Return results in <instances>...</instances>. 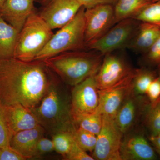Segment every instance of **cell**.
I'll use <instances>...</instances> for the list:
<instances>
[{
  "label": "cell",
  "instance_id": "cell-1",
  "mask_svg": "<svg viewBox=\"0 0 160 160\" xmlns=\"http://www.w3.org/2000/svg\"><path fill=\"white\" fill-rule=\"evenodd\" d=\"M48 69L42 61L0 60V106H37L53 82Z\"/></svg>",
  "mask_w": 160,
  "mask_h": 160
},
{
  "label": "cell",
  "instance_id": "cell-2",
  "mask_svg": "<svg viewBox=\"0 0 160 160\" xmlns=\"http://www.w3.org/2000/svg\"><path fill=\"white\" fill-rule=\"evenodd\" d=\"M30 111L52 136L62 132L73 133L78 128L72 115L71 98L53 82L40 104Z\"/></svg>",
  "mask_w": 160,
  "mask_h": 160
},
{
  "label": "cell",
  "instance_id": "cell-3",
  "mask_svg": "<svg viewBox=\"0 0 160 160\" xmlns=\"http://www.w3.org/2000/svg\"><path fill=\"white\" fill-rule=\"evenodd\" d=\"M103 57L97 52L76 50L63 52L42 61L64 82L73 86L96 73Z\"/></svg>",
  "mask_w": 160,
  "mask_h": 160
},
{
  "label": "cell",
  "instance_id": "cell-4",
  "mask_svg": "<svg viewBox=\"0 0 160 160\" xmlns=\"http://www.w3.org/2000/svg\"><path fill=\"white\" fill-rule=\"evenodd\" d=\"M85 10L82 6L70 22L59 29L34 60L43 61L63 52L82 50L86 47Z\"/></svg>",
  "mask_w": 160,
  "mask_h": 160
},
{
  "label": "cell",
  "instance_id": "cell-5",
  "mask_svg": "<svg viewBox=\"0 0 160 160\" xmlns=\"http://www.w3.org/2000/svg\"><path fill=\"white\" fill-rule=\"evenodd\" d=\"M53 34L48 24L35 12L20 31L14 58L26 62L34 61Z\"/></svg>",
  "mask_w": 160,
  "mask_h": 160
},
{
  "label": "cell",
  "instance_id": "cell-6",
  "mask_svg": "<svg viewBox=\"0 0 160 160\" xmlns=\"http://www.w3.org/2000/svg\"><path fill=\"white\" fill-rule=\"evenodd\" d=\"M129 18L116 23L102 37L89 44L87 48L99 52L103 56L115 50L127 47L133 37L139 23Z\"/></svg>",
  "mask_w": 160,
  "mask_h": 160
},
{
  "label": "cell",
  "instance_id": "cell-7",
  "mask_svg": "<svg viewBox=\"0 0 160 160\" xmlns=\"http://www.w3.org/2000/svg\"><path fill=\"white\" fill-rule=\"evenodd\" d=\"M102 117V126L97 135L92 157L96 160H122L120 148L124 133L118 127L115 119Z\"/></svg>",
  "mask_w": 160,
  "mask_h": 160
},
{
  "label": "cell",
  "instance_id": "cell-8",
  "mask_svg": "<svg viewBox=\"0 0 160 160\" xmlns=\"http://www.w3.org/2000/svg\"><path fill=\"white\" fill-rule=\"evenodd\" d=\"M84 17L86 47L102 37L115 24L112 5H99L85 9Z\"/></svg>",
  "mask_w": 160,
  "mask_h": 160
},
{
  "label": "cell",
  "instance_id": "cell-9",
  "mask_svg": "<svg viewBox=\"0 0 160 160\" xmlns=\"http://www.w3.org/2000/svg\"><path fill=\"white\" fill-rule=\"evenodd\" d=\"M134 72V70L130 75L113 86L99 89V104L98 110L103 117L115 119L123 103L133 90Z\"/></svg>",
  "mask_w": 160,
  "mask_h": 160
},
{
  "label": "cell",
  "instance_id": "cell-10",
  "mask_svg": "<svg viewBox=\"0 0 160 160\" xmlns=\"http://www.w3.org/2000/svg\"><path fill=\"white\" fill-rule=\"evenodd\" d=\"M92 75L73 86L71 96L73 118L80 115L90 114L97 110L99 96L95 75Z\"/></svg>",
  "mask_w": 160,
  "mask_h": 160
},
{
  "label": "cell",
  "instance_id": "cell-11",
  "mask_svg": "<svg viewBox=\"0 0 160 160\" xmlns=\"http://www.w3.org/2000/svg\"><path fill=\"white\" fill-rule=\"evenodd\" d=\"M102 62L95 75L99 89L114 85L134 71L121 57L109 53L104 56Z\"/></svg>",
  "mask_w": 160,
  "mask_h": 160
},
{
  "label": "cell",
  "instance_id": "cell-12",
  "mask_svg": "<svg viewBox=\"0 0 160 160\" xmlns=\"http://www.w3.org/2000/svg\"><path fill=\"white\" fill-rule=\"evenodd\" d=\"M40 16L52 30L69 22L82 7L79 0H49Z\"/></svg>",
  "mask_w": 160,
  "mask_h": 160
},
{
  "label": "cell",
  "instance_id": "cell-13",
  "mask_svg": "<svg viewBox=\"0 0 160 160\" xmlns=\"http://www.w3.org/2000/svg\"><path fill=\"white\" fill-rule=\"evenodd\" d=\"M150 104L147 97L135 94L132 90L115 118L116 123L124 134L134 126L141 116L145 115Z\"/></svg>",
  "mask_w": 160,
  "mask_h": 160
},
{
  "label": "cell",
  "instance_id": "cell-14",
  "mask_svg": "<svg viewBox=\"0 0 160 160\" xmlns=\"http://www.w3.org/2000/svg\"><path fill=\"white\" fill-rule=\"evenodd\" d=\"M0 114L11 137L18 132L32 129L40 125L30 110L21 105L0 106Z\"/></svg>",
  "mask_w": 160,
  "mask_h": 160
},
{
  "label": "cell",
  "instance_id": "cell-15",
  "mask_svg": "<svg viewBox=\"0 0 160 160\" xmlns=\"http://www.w3.org/2000/svg\"><path fill=\"white\" fill-rule=\"evenodd\" d=\"M122 160H154L157 156L146 137L142 133L127 135L120 148Z\"/></svg>",
  "mask_w": 160,
  "mask_h": 160
},
{
  "label": "cell",
  "instance_id": "cell-16",
  "mask_svg": "<svg viewBox=\"0 0 160 160\" xmlns=\"http://www.w3.org/2000/svg\"><path fill=\"white\" fill-rule=\"evenodd\" d=\"M35 0H6L0 7V17L21 31L26 21L35 12Z\"/></svg>",
  "mask_w": 160,
  "mask_h": 160
},
{
  "label": "cell",
  "instance_id": "cell-17",
  "mask_svg": "<svg viewBox=\"0 0 160 160\" xmlns=\"http://www.w3.org/2000/svg\"><path fill=\"white\" fill-rule=\"evenodd\" d=\"M45 129L39 125L32 129L16 132L11 137L10 146L27 159L35 157L38 141L44 137Z\"/></svg>",
  "mask_w": 160,
  "mask_h": 160
},
{
  "label": "cell",
  "instance_id": "cell-18",
  "mask_svg": "<svg viewBox=\"0 0 160 160\" xmlns=\"http://www.w3.org/2000/svg\"><path fill=\"white\" fill-rule=\"evenodd\" d=\"M139 22L135 33L127 47L144 54L160 36V27L151 23Z\"/></svg>",
  "mask_w": 160,
  "mask_h": 160
},
{
  "label": "cell",
  "instance_id": "cell-19",
  "mask_svg": "<svg viewBox=\"0 0 160 160\" xmlns=\"http://www.w3.org/2000/svg\"><path fill=\"white\" fill-rule=\"evenodd\" d=\"M19 32L0 17V60L14 58Z\"/></svg>",
  "mask_w": 160,
  "mask_h": 160
},
{
  "label": "cell",
  "instance_id": "cell-20",
  "mask_svg": "<svg viewBox=\"0 0 160 160\" xmlns=\"http://www.w3.org/2000/svg\"><path fill=\"white\" fill-rule=\"evenodd\" d=\"M151 0H118L113 6L116 23L122 20L132 18Z\"/></svg>",
  "mask_w": 160,
  "mask_h": 160
},
{
  "label": "cell",
  "instance_id": "cell-21",
  "mask_svg": "<svg viewBox=\"0 0 160 160\" xmlns=\"http://www.w3.org/2000/svg\"><path fill=\"white\" fill-rule=\"evenodd\" d=\"M158 75L156 72L146 68L135 69L132 79L133 92L138 95L146 94L150 83Z\"/></svg>",
  "mask_w": 160,
  "mask_h": 160
},
{
  "label": "cell",
  "instance_id": "cell-22",
  "mask_svg": "<svg viewBox=\"0 0 160 160\" xmlns=\"http://www.w3.org/2000/svg\"><path fill=\"white\" fill-rule=\"evenodd\" d=\"M78 127L98 135L102 126V115L98 110L90 114L80 115L73 118Z\"/></svg>",
  "mask_w": 160,
  "mask_h": 160
},
{
  "label": "cell",
  "instance_id": "cell-23",
  "mask_svg": "<svg viewBox=\"0 0 160 160\" xmlns=\"http://www.w3.org/2000/svg\"><path fill=\"white\" fill-rule=\"evenodd\" d=\"M144 117L150 136L158 135L160 132V97L155 102L150 104Z\"/></svg>",
  "mask_w": 160,
  "mask_h": 160
},
{
  "label": "cell",
  "instance_id": "cell-24",
  "mask_svg": "<svg viewBox=\"0 0 160 160\" xmlns=\"http://www.w3.org/2000/svg\"><path fill=\"white\" fill-rule=\"evenodd\" d=\"M132 19L138 22L151 23L160 27V0L146 5Z\"/></svg>",
  "mask_w": 160,
  "mask_h": 160
},
{
  "label": "cell",
  "instance_id": "cell-25",
  "mask_svg": "<svg viewBox=\"0 0 160 160\" xmlns=\"http://www.w3.org/2000/svg\"><path fill=\"white\" fill-rule=\"evenodd\" d=\"M73 135L75 142L84 151L93 152L96 145L97 135L80 127L75 130Z\"/></svg>",
  "mask_w": 160,
  "mask_h": 160
},
{
  "label": "cell",
  "instance_id": "cell-26",
  "mask_svg": "<svg viewBox=\"0 0 160 160\" xmlns=\"http://www.w3.org/2000/svg\"><path fill=\"white\" fill-rule=\"evenodd\" d=\"M55 151L65 156L71 149L74 142L73 133L68 132H58L52 136Z\"/></svg>",
  "mask_w": 160,
  "mask_h": 160
},
{
  "label": "cell",
  "instance_id": "cell-27",
  "mask_svg": "<svg viewBox=\"0 0 160 160\" xmlns=\"http://www.w3.org/2000/svg\"><path fill=\"white\" fill-rule=\"evenodd\" d=\"M144 58L150 65L158 66L160 63V35L154 44L146 53Z\"/></svg>",
  "mask_w": 160,
  "mask_h": 160
},
{
  "label": "cell",
  "instance_id": "cell-28",
  "mask_svg": "<svg viewBox=\"0 0 160 160\" xmlns=\"http://www.w3.org/2000/svg\"><path fill=\"white\" fill-rule=\"evenodd\" d=\"M64 158V160H94L87 152L84 151L79 146L75 140L70 151Z\"/></svg>",
  "mask_w": 160,
  "mask_h": 160
},
{
  "label": "cell",
  "instance_id": "cell-29",
  "mask_svg": "<svg viewBox=\"0 0 160 160\" xmlns=\"http://www.w3.org/2000/svg\"><path fill=\"white\" fill-rule=\"evenodd\" d=\"M146 95L150 104L155 102L160 97V72L157 77L150 83Z\"/></svg>",
  "mask_w": 160,
  "mask_h": 160
},
{
  "label": "cell",
  "instance_id": "cell-30",
  "mask_svg": "<svg viewBox=\"0 0 160 160\" xmlns=\"http://www.w3.org/2000/svg\"><path fill=\"white\" fill-rule=\"evenodd\" d=\"M54 150V144L52 140L43 137L39 140L37 144L35 157H39Z\"/></svg>",
  "mask_w": 160,
  "mask_h": 160
},
{
  "label": "cell",
  "instance_id": "cell-31",
  "mask_svg": "<svg viewBox=\"0 0 160 160\" xmlns=\"http://www.w3.org/2000/svg\"><path fill=\"white\" fill-rule=\"evenodd\" d=\"M25 157L20 154L11 146L0 147V160H24Z\"/></svg>",
  "mask_w": 160,
  "mask_h": 160
},
{
  "label": "cell",
  "instance_id": "cell-32",
  "mask_svg": "<svg viewBox=\"0 0 160 160\" xmlns=\"http://www.w3.org/2000/svg\"><path fill=\"white\" fill-rule=\"evenodd\" d=\"M11 138L9 130L0 114V147L10 146Z\"/></svg>",
  "mask_w": 160,
  "mask_h": 160
},
{
  "label": "cell",
  "instance_id": "cell-33",
  "mask_svg": "<svg viewBox=\"0 0 160 160\" xmlns=\"http://www.w3.org/2000/svg\"><path fill=\"white\" fill-rule=\"evenodd\" d=\"M118 0H79L82 6L85 9L99 5H110L114 6Z\"/></svg>",
  "mask_w": 160,
  "mask_h": 160
},
{
  "label": "cell",
  "instance_id": "cell-34",
  "mask_svg": "<svg viewBox=\"0 0 160 160\" xmlns=\"http://www.w3.org/2000/svg\"><path fill=\"white\" fill-rule=\"evenodd\" d=\"M149 140L155 146L156 149H160V135L158 134L155 136H150Z\"/></svg>",
  "mask_w": 160,
  "mask_h": 160
},
{
  "label": "cell",
  "instance_id": "cell-35",
  "mask_svg": "<svg viewBox=\"0 0 160 160\" xmlns=\"http://www.w3.org/2000/svg\"><path fill=\"white\" fill-rule=\"evenodd\" d=\"M6 0H0V7H2Z\"/></svg>",
  "mask_w": 160,
  "mask_h": 160
},
{
  "label": "cell",
  "instance_id": "cell-36",
  "mask_svg": "<svg viewBox=\"0 0 160 160\" xmlns=\"http://www.w3.org/2000/svg\"><path fill=\"white\" fill-rule=\"evenodd\" d=\"M156 151L157 152H158V154L159 155V156H160V149H156Z\"/></svg>",
  "mask_w": 160,
  "mask_h": 160
},
{
  "label": "cell",
  "instance_id": "cell-37",
  "mask_svg": "<svg viewBox=\"0 0 160 160\" xmlns=\"http://www.w3.org/2000/svg\"><path fill=\"white\" fill-rule=\"evenodd\" d=\"M158 72H160V63L158 65Z\"/></svg>",
  "mask_w": 160,
  "mask_h": 160
},
{
  "label": "cell",
  "instance_id": "cell-38",
  "mask_svg": "<svg viewBox=\"0 0 160 160\" xmlns=\"http://www.w3.org/2000/svg\"><path fill=\"white\" fill-rule=\"evenodd\" d=\"M49 0H43V2H48Z\"/></svg>",
  "mask_w": 160,
  "mask_h": 160
},
{
  "label": "cell",
  "instance_id": "cell-39",
  "mask_svg": "<svg viewBox=\"0 0 160 160\" xmlns=\"http://www.w3.org/2000/svg\"><path fill=\"white\" fill-rule=\"evenodd\" d=\"M158 1V0H152V2H156V1Z\"/></svg>",
  "mask_w": 160,
  "mask_h": 160
},
{
  "label": "cell",
  "instance_id": "cell-40",
  "mask_svg": "<svg viewBox=\"0 0 160 160\" xmlns=\"http://www.w3.org/2000/svg\"><path fill=\"white\" fill-rule=\"evenodd\" d=\"M159 134L160 135V133H159Z\"/></svg>",
  "mask_w": 160,
  "mask_h": 160
},
{
  "label": "cell",
  "instance_id": "cell-41",
  "mask_svg": "<svg viewBox=\"0 0 160 160\" xmlns=\"http://www.w3.org/2000/svg\"><path fill=\"white\" fill-rule=\"evenodd\" d=\"M151 1H152V0H151Z\"/></svg>",
  "mask_w": 160,
  "mask_h": 160
},
{
  "label": "cell",
  "instance_id": "cell-42",
  "mask_svg": "<svg viewBox=\"0 0 160 160\" xmlns=\"http://www.w3.org/2000/svg\"><path fill=\"white\" fill-rule=\"evenodd\" d=\"M35 1H36V0H35Z\"/></svg>",
  "mask_w": 160,
  "mask_h": 160
}]
</instances>
